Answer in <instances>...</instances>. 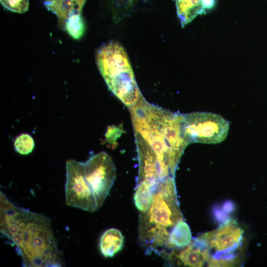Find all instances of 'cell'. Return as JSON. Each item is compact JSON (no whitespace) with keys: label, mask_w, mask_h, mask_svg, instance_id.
Wrapping results in <instances>:
<instances>
[{"label":"cell","mask_w":267,"mask_h":267,"mask_svg":"<svg viewBox=\"0 0 267 267\" xmlns=\"http://www.w3.org/2000/svg\"><path fill=\"white\" fill-rule=\"evenodd\" d=\"M0 231L15 246L26 267L64 265L50 219L15 205L0 191Z\"/></svg>","instance_id":"obj_1"},{"label":"cell","mask_w":267,"mask_h":267,"mask_svg":"<svg viewBox=\"0 0 267 267\" xmlns=\"http://www.w3.org/2000/svg\"><path fill=\"white\" fill-rule=\"evenodd\" d=\"M129 109L134 134L152 148L165 176H174L188 144L183 133L182 115L153 105L143 96Z\"/></svg>","instance_id":"obj_2"},{"label":"cell","mask_w":267,"mask_h":267,"mask_svg":"<svg viewBox=\"0 0 267 267\" xmlns=\"http://www.w3.org/2000/svg\"><path fill=\"white\" fill-rule=\"evenodd\" d=\"M182 220L174 177H169L157 184L149 210L139 214L138 237L141 245L148 251L160 254L173 228Z\"/></svg>","instance_id":"obj_3"},{"label":"cell","mask_w":267,"mask_h":267,"mask_svg":"<svg viewBox=\"0 0 267 267\" xmlns=\"http://www.w3.org/2000/svg\"><path fill=\"white\" fill-rule=\"evenodd\" d=\"M96 61L111 91L129 108L135 105L142 94L123 46L116 42L102 46L97 52Z\"/></svg>","instance_id":"obj_4"},{"label":"cell","mask_w":267,"mask_h":267,"mask_svg":"<svg viewBox=\"0 0 267 267\" xmlns=\"http://www.w3.org/2000/svg\"><path fill=\"white\" fill-rule=\"evenodd\" d=\"M206 248L209 258L208 267H233L240 265L244 230L234 219L194 238Z\"/></svg>","instance_id":"obj_5"},{"label":"cell","mask_w":267,"mask_h":267,"mask_svg":"<svg viewBox=\"0 0 267 267\" xmlns=\"http://www.w3.org/2000/svg\"><path fill=\"white\" fill-rule=\"evenodd\" d=\"M182 131L188 144H216L223 141L229 123L221 116L211 112H195L182 114Z\"/></svg>","instance_id":"obj_6"},{"label":"cell","mask_w":267,"mask_h":267,"mask_svg":"<svg viewBox=\"0 0 267 267\" xmlns=\"http://www.w3.org/2000/svg\"><path fill=\"white\" fill-rule=\"evenodd\" d=\"M86 181L95 198L98 208L103 205L116 178V168L110 156L100 152L84 163Z\"/></svg>","instance_id":"obj_7"},{"label":"cell","mask_w":267,"mask_h":267,"mask_svg":"<svg viewBox=\"0 0 267 267\" xmlns=\"http://www.w3.org/2000/svg\"><path fill=\"white\" fill-rule=\"evenodd\" d=\"M65 202L69 206L89 212L98 208L84 174V163L69 160L66 163Z\"/></svg>","instance_id":"obj_8"},{"label":"cell","mask_w":267,"mask_h":267,"mask_svg":"<svg viewBox=\"0 0 267 267\" xmlns=\"http://www.w3.org/2000/svg\"><path fill=\"white\" fill-rule=\"evenodd\" d=\"M139 169L137 183L147 181L157 184L168 178L163 172L158 157L151 146L140 135L134 134Z\"/></svg>","instance_id":"obj_9"},{"label":"cell","mask_w":267,"mask_h":267,"mask_svg":"<svg viewBox=\"0 0 267 267\" xmlns=\"http://www.w3.org/2000/svg\"><path fill=\"white\" fill-rule=\"evenodd\" d=\"M163 257L172 265L200 267L207 263L209 254L206 248L192 239L187 246L173 250Z\"/></svg>","instance_id":"obj_10"},{"label":"cell","mask_w":267,"mask_h":267,"mask_svg":"<svg viewBox=\"0 0 267 267\" xmlns=\"http://www.w3.org/2000/svg\"><path fill=\"white\" fill-rule=\"evenodd\" d=\"M178 16L182 27L197 16L205 14L216 4V0H175Z\"/></svg>","instance_id":"obj_11"},{"label":"cell","mask_w":267,"mask_h":267,"mask_svg":"<svg viewBox=\"0 0 267 267\" xmlns=\"http://www.w3.org/2000/svg\"><path fill=\"white\" fill-rule=\"evenodd\" d=\"M87 0H44L47 9L56 15L59 21L65 23L71 15L81 13Z\"/></svg>","instance_id":"obj_12"},{"label":"cell","mask_w":267,"mask_h":267,"mask_svg":"<svg viewBox=\"0 0 267 267\" xmlns=\"http://www.w3.org/2000/svg\"><path fill=\"white\" fill-rule=\"evenodd\" d=\"M192 239L189 226L182 220L173 228L169 236L168 244L160 255L163 257L173 250L183 248L187 246Z\"/></svg>","instance_id":"obj_13"},{"label":"cell","mask_w":267,"mask_h":267,"mask_svg":"<svg viewBox=\"0 0 267 267\" xmlns=\"http://www.w3.org/2000/svg\"><path fill=\"white\" fill-rule=\"evenodd\" d=\"M124 242V237L121 232L117 228H110L101 235L99 249L105 258H111L122 250Z\"/></svg>","instance_id":"obj_14"},{"label":"cell","mask_w":267,"mask_h":267,"mask_svg":"<svg viewBox=\"0 0 267 267\" xmlns=\"http://www.w3.org/2000/svg\"><path fill=\"white\" fill-rule=\"evenodd\" d=\"M157 184L144 181L137 183L134 200L139 214L146 212L150 208Z\"/></svg>","instance_id":"obj_15"},{"label":"cell","mask_w":267,"mask_h":267,"mask_svg":"<svg viewBox=\"0 0 267 267\" xmlns=\"http://www.w3.org/2000/svg\"><path fill=\"white\" fill-rule=\"evenodd\" d=\"M64 24L68 34L74 39H79L84 34L85 25L81 13L71 15Z\"/></svg>","instance_id":"obj_16"},{"label":"cell","mask_w":267,"mask_h":267,"mask_svg":"<svg viewBox=\"0 0 267 267\" xmlns=\"http://www.w3.org/2000/svg\"><path fill=\"white\" fill-rule=\"evenodd\" d=\"M14 144L15 150L22 155L29 154L34 147V139L27 134H22L17 136Z\"/></svg>","instance_id":"obj_17"},{"label":"cell","mask_w":267,"mask_h":267,"mask_svg":"<svg viewBox=\"0 0 267 267\" xmlns=\"http://www.w3.org/2000/svg\"><path fill=\"white\" fill-rule=\"evenodd\" d=\"M1 4L7 9L19 13L28 10L29 0H0Z\"/></svg>","instance_id":"obj_18"},{"label":"cell","mask_w":267,"mask_h":267,"mask_svg":"<svg viewBox=\"0 0 267 267\" xmlns=\"http://www.w3.org/2000/svg\"><path fill=\"white\" fill-rule=\"evenodd\" d=\"M116 6L121 11H128L135 3L136 0H113Z\"/></svg>","instance_id":"obj_19"}]
</instances>
